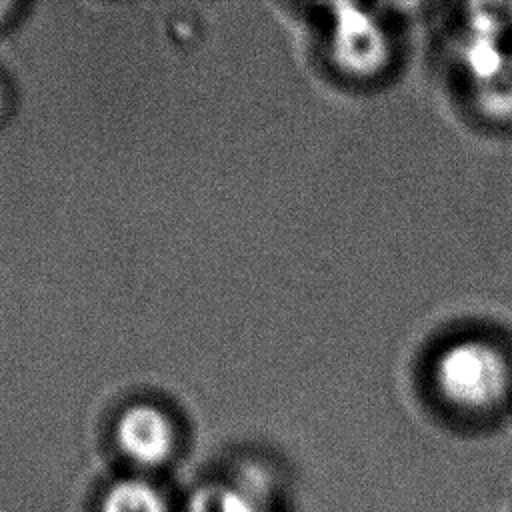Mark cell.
Here are the masks:
<instances>
[{"mask_svg": "<svg viewBox=\"0 0 512 512\" xmlns=\"http://www.w3.org/2000/svg\"><path fill=\"white\" fill-rule=\"evenodd\" d=\"M434 382L440 396L464 412L496 410L510 394L512 366L492 342L468 338L450 344L436 360Z\"/></svg>", "mask_w": 512, "mask_h": 512, "instance_id": "6da1fadb", "label": "cell"}, {"mask_svg": "<svg viewBox=\"0 0 512 512\" xmlns=\"http://www.w3.org/2000/svg\"><path fill=\"white\" fill-rule=\"evenodd\" d=\"M330 52L338 68L352 76L376 74L388 60V38L384 28L356 6H338Z\"/></svg>", "mask_w": 512, "mask_h": 512, "instance_id": "7a4b0ae2", "label": "cell"}, {"mask_svg": "<svg viewBox=\"0 0 512 512\" xmlns=\"http://www.w3.org/2000/svg\"><path fill=\"white\" fill-rule=\"evenodd\" d=\"M116 440L122 452L140 466H158L174 450L172 422L154 406H132L116 426Z\"/></svg>", "mask_w": 512, "mask_h": 512, "instance_id": "3957f363", "label": "cell"}, {"mask_svg": "<svg viewBox=\"0 0 512 512\" xmlns=\"http://www.w3.org/2000/svg\"><path fill=\"white\" fill-rule=\"evenodd\" d=\"M100 512H170V508L164 494L148 480L124 478L104 492Z\"/></svg>", "mask_w": 512, "mask_h": 512, "instance_id": "277c9868", "label": "cell"}, {"mask_svg": "<svg viewBox=\"0 0 512 512\" xmlns=\"http://www.w3.org/2000/svg\"><path fill=\"white\" fill-rule=\"evenodd\" d=\"M480 108L494 118H512V56H504L500 64L474 82Z\"/></svg>", "mask_w": 512, "mask_h": 512, "instance_id": "5b68a950", "label": "cell"}, {"mask_svg": "<svg viewBox=\"0 0 512 512\" xmlns=\"http://www.w3.org/2000/svg\"><path fill=\"white\" fill-rule=\"evenodd\" d=\"M194 512H258V508L240 490L214 486L198 494Z\"/></svg>", "mask_w": 512, "mask_h": 512, "instance_id": "8992f818", "label": "cell"}, {"mask_svg": "<svg viewBox=\"0 0 512 512\" xmlns=\"http://www.w3.org/2000/svg\"><path fill=\"white\" fill-rule=\"evenodd\" d=\"M0 106H2V88H0Z\"/></svg>", "mask_w": 512, "mask_h": 512, "instance_id": "52a82bcc", "label": "cell"}]
</instances>
